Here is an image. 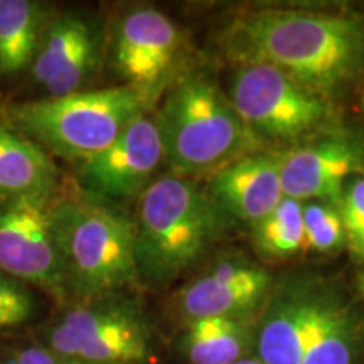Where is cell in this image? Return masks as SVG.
I'll return each mask as SVG.
<instances>
[{"label": "cell", "instance_id": "1", "mask_svg": "<svg viewBox=\"0 0 364 364\" xmlns=\"http://www.w3.org/2000/svg\"><path fill=\"white\" fill-rule=\"evenodd\" d=\"M226 51L267 65L331 100L364 68V14L258 9L233 21Z\"/></svg>", "mask_w": 364, "mask_h": 364}, {"label": "cell", "instance_id": "2", "mask_svg": "<svg viewBox=\"0 0 364 364\" xmlns=\"http://www.w3.org/2000/svg\"><path fill=\"white\" fill-rule=\"evenodd\" d=\"M134 221L139 279L167 285L221 238L228 216L208 191L171 174L149 184L140 194Z\"/></svg>", "mask_w": 364, "mask_h": 364}, {"label": "cell", "instance_id": "3", "mask_svg": "<svg viewBox=\"0 0 364 364\" xmlns=\"http://www.w3.org/2000/svg\"><path fill=\"white\" fill-rule=\"evenodd\" d=\"M156 124L164 162L172 176L184 179L215 174L253 147L252 132L204 73H189L172 83Z\"/></svg>", "mask_w": 364, "mask_h": 364}, {"label": "cell", "instance_id": "4", "mask_svg": "<svg viewBox=\"0 0 364 364\" xmlns=\"http://www.w3.org/2000/svg\"><path fill=\"white\" fill-rule=\"evenodd\" d=\"M51 221L68 292L90 300L139 282L135 221L93 201L51 204Z\"/></svg>", "mask_w": 364, "mask_h": 364}, {"label": "cell", "instance_id": "5", "mask_svg": "<svg viewBox=\"0 0 364 364\" xmlns=\"http://www.w3.org/2000/svg\"><path fill=\"white\" fill-rule=\"evenodd\" d=\"M147 108L139 93L122 85L11 105L6 120L48 154L85 162L107 149Z\"/></svg>", "mask_w": 364, "mask_h": 364}, {"label": "cell", "instance_id": "6", "mask_svg": "<svg viewBox=\"0 0 364 364\" xmlns=\"http://www.w3.org/2000/svg\"><path fill=\"white\" fill-rule=\"evenodd\" d=\"M226 97L255 139L277 144L297 147L336 120L331 100L267 65L236 66Z\"/></svg>", "mask_w": 364, "mask_h": 364}, {"label": "cell", "instance_id": "7", "mask_svg": "<svg viewBox=\"0 0 364 364\" xmlns=\"http://www.w3.org/2000/svg\"><path fill=\"white\" fill-rule=\"evenodd\" d=\"M59 359L103 364H142L152 354L154 329L136 300L118 294L85 300L46 332Z\"/></svg>", "mask_w": 364, "mask_h": 364}, {"label": "cell", "instance_id": "8", "mask_svg": "<svg viewBox=\"0 0 364 364\" xmlns=\"http://www.w3.org/2000/svg\"><path fill=\"white\" fill-rule=\"evenodd\" d=\"M51 201L0 199V272L66 300L68 287L51 221Z\"/></svg>", "mask_w": 364, "mask_h": 364}, {"label": "cell", "instance_id": "9", "mask_svg": "<svg viewBox=\"0 0 364 364\" xmlns=\"http://www.w3.org/2000/svg\"><path fill=\"white\" fill-rule=\"evenodd\" d=\"M182 34L166 14L154 7L134 9L118 22L113 66L120 78L150 107L169 83Z\"/></svg>", "mask_w": 364, "mask_h": 364}, {"label": "cell", "instance_id": "10", "mask_svg": "<svg viewBox=\"0 0 364 364\" xmlns=\"http://www.w3.org/2000/svg\"><path fill=\"white\" fill-rule=\"evenodd\" d=\"M329 289L331 284L314 277L273 284L257 316L255 356L263 364H302Z\"/></svg>", "mask_w": 364, "mask_h": 364}, {"label": "cell", "instance_id": "11", "mask_svg": "<svg viewBox=\"0 0 364 364\" xmlns=\"http://www.w3.org/2000/svg\"><path fill=\"white\" fill-rule=\"evenodd\" d=\"M164 162V149L156 118L147 113L127 127L107 149L80 167V179L88 193L112 201L135 198Z\"/></svg>", "mask_w": 364, "mask_h": 364}, {"label": "cell", "instance_id": "12", "mask_svg": "<svg viewBox=\"0 0 364 364\" xmlns=\"http://www.w3.org/2000/svg\"><path fill=\"white\" fill-rule=\"evenodd\" d=\"M364 171V149L344 135H318L280 156L285 198L338 208L348 181Z\"/></svg>", "mask_w": 364, "mask_h": 364}, {"label": "cell", "instance_id": "13", "mask_svg": "<svg viewBox=\"0 0 364 364\" xmlns=\"http://www.w3.org/2000/svg\"><path fill=\"white\" fill-rule=\"evenodd\" d=\"M273 287L265 268L231 257L189 282L179 292L177 309L186 322L213 317H257Z\"/></svg>", "mask_w": 364, "mask_h": 364}, {"label": "cell", "instance_id": "14", "mask_svg": "<svg viewBox=\"0 0 364 364\" xmlns=\"http://www.w3.org/2000/svg\"><path fill=\"white\" fill-rule=\"evenodd\" d=\"M100 59V34L83 17H59L41 38L33 78L48 97L80 91Z\"/></svg>", "mask_w": 364, "mask_h": 364}, {"label": "cell", "instance_id": "15", "mask_svg": "<svg viewBox=\"0 0 364 364\" xmlns=\"http://www.w3.org/2000/svg\"><path fill=\"white\" fill-rule=\"evenodd\" d=\"M209 198L228 218L255 225L285 198L280 179V156L252 150L211 176Z\"/></svg>", "mask_w": 364, "mask_h": 364}, {"label": "cell", "instance_id": "16", "mask_svg": "<svg viewBox=\"0 0 364 364\" xmlns=\"http://www.w3.org/2000/svg\"><path fill=\"white\" fill-rule=\"evenodd\" d=\"M302 364H364V309L331 284Z\"/></svg>", "mask_w": 364, "mask_h": 364}, {"label": "cell", "instance_id": "17", "mask_svg": "<svg viewBox=\"0 0 364 364\" xmlns=\"http://www.w3.org/2000/svg\"><path fill=\"white\" fill-rule=\"evenodd\" d=\"M59 171L46 150L0 125V199L31 198L53 201Z\"/></svg>", "mask_w": 364, "mask_h": 364}, {"label": "cell", "instance_id": "18", "mask_svg": "<svg viewBox=\"0 0 364 364\" xmlns=\"http://www.w3.org/2000/svg\"><path fill=\"white\" fill-rule=\"evenodd\" d=\"M257 317H213L186 322L179 348L191 364H233L255 354Z\"/></svg>", "mask_w": 364, "mask_h": 364}, {"label": "cell", "instance_id": "19", "mask_svg": "<svg viewBox=\"0 0 364 364\" xmlns=\"http://www.w3.org/2000/svg\"><path fill=\"white\" fill-rule=\"evenodd\" d=\"M41 7L29 0H0V75L33 66L41 44Z\"/></svg>", "mask_w": 364, "mask_h": 364}, {"label": "cell", "instance_id": "20", "mask_svg": "<svg viewBox=\"0 0 364 364\" xmlns=\"http://www.w3.org/2000/svg\"><path fill=\"white\" fill-rule=\"evenodd\" d=\"M304 204L284 198L279 206L252 225L255 250L265 258H290L306 248Z\"/></svg>", "mask_w": 364, "mask_h": 364}, {"label": "cell", "instance_id": "21", "mask_svg": "<svg viewBox=\"0 0 364 364\" xmlns=\"http://www.w3.org/2000/svg\"><path fill=\"white\" fill-rule=\"evenodd\" d=\"M302 216L306 248L331 253L343 247L346 231L338 208L329 203L309 201L304 204Z\"/></svg>", "mask_w": 364, "mask_h": 364}, {"label": "cell", "instance_id": "22", "mask_svg": "<svg viewBox=\"0 0 364 364\" xmlns=\"http://www.w3.org/2000/svg\"><path fill=\"white\" fill-rule=\"evenodd\" d=\"M36 312V299L27 287L0 272V331L26 324Z\"/></svg>", "mask_w": 364, "mask_h": 364}, {"label": "cell", "instance_id": "23", "mask_svg": "<svg viewBox=\"0 0 364 364\" xmlns=\"http://www.w3.org/2000/svg\"><path fill=\"white\" fill-rule=\"evenodd\" d=\"M338 209L344 225L346 240L351 241L359 253L364 243V177H353L346 184Z\"/></svg>", "mask_w": 364, "mask_h": 364}, {"label": "cell", "instance_id": "24", "mask_svg": "<svg viewBox=\"0 0 364 364\" xmlns=\"http://www.w3.org/2000/svg\"><path fill=\"white\" fill-rule=\"evenodd\" d=\"M356 289H358V302L361 304V307L364 309V268L358 273Z\"/></svg>", "mask_w": 364, "mask_h": 364}, {"label": "cell", "instance_id": "25", "mask_svg": "<svg viewBox=\"0 0 364 364\" xmlns=\"http://www.w3.org/2000/svg\"><path fill=\"white\" fill-rule=\"evenodd\" d=\"M233 364H263V363L257 356H255V354H250V356L240 359V361H236Z\"/></svg>", "mask_w": 364, "mask_h": 364}, {"label": "cell", "instance_id": "26", "mask_svg": "<svg viewBox=\"0 0 364 364\" xmlns=\"http://www.w3.org/2000/svg\"><path fill=\"white\" fill-rule=\"evenodd\" d=\"M61 364H103V363H88V361H78V359H61Z\"/></svg>", "mask_w": 364, "mask_h": 364}, {"label": "cell", "instance_id": "27", "mask_svg": "<svg viewBox=\"0 0 364 364\" xmlns=\"http://www.w3.org/2000/svg\"><path fill=\"white\" fill-rule=\"evenodd\" d=\"M359 253L363 255V258H364V243H363V247H361V250H359Z\"/></svg>", "mask_w": 364, "mask_h": 364}, {"label": "cell", "instance_id": "28", "mask_svg": "<svg viewBox=\"0 0 364 364\" xmlns=\"http://www.w3.org/2000/svg\"><path fill=\"white\" fill-rule=\"evenodd\" d=\"M363 102H364V93H363Z\"/></svg>", "mask_w": 364, "mask_h": 364}]
</instances>
